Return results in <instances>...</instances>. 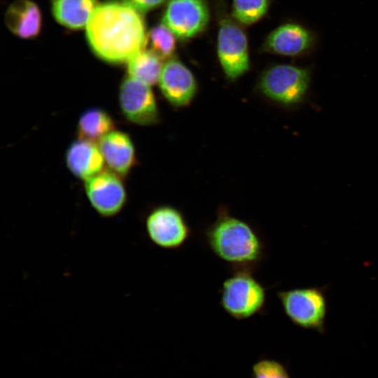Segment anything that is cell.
Instances as JSON below:
<instances>
[{
    "mask_svg": "<svg viewBox=\"0 0 378 378\" xmlns=\"http://www.w3.org/2000/svg\"><path fill=\"white\" fill-rule=\"evenodd\" d=\"M266 300L265 288L249 269H234L220 290L221 307L237 320L248 319L262 312Z\"/></svg>",
    "mask_w": 378,
    "mask_h": 378,
    "instance_id": "cell-3",
    "label": "cell"
},
{
    "mask_svg": "<svg viewBox=\"0 0 378 378\" xmlns=\"http://www.w3.org/2000/svg\"><path fill=\"white\" fill-rule=\"evenodd\" d=\"M217 52L220 64L227 78L235 80L248 70V39L235 20L223 18L220 20Z\"/></svg>",
    "mask_w": 378,
    "mask_h": 378,
    "instance_id": "cell-7",
    "label": "cell"
},
{
    "mask_svg": "<svg viewBox=\"0 0 378 378\" xmlns=\"http://www.w3.org/2000/svg\"><path fill=\"white\" fill-rule=\"evenodd\" d=\"M5 22L13 34L22 38H32L41 31L42 15L32 1L16 0L7 8Z\"/></svg>",
    "mask_w": 378,
    "mask_h": 378,
    "instance_id": "cell-15",
    "label": "cell"
},
{
    "mask_svg": "<svg viewBox=\"0 0 378 378\" xmlns=\"http://www.w3.org/2000/svg\"><path fill=\"white\" fill-rule=\"evenodd\" d=\"M252 378H290L285 367L272 359H260L252 367Z\"/></svg>",
    "mask_w": 378,
    "mask_h": 378,
    "instance_id": "cell-21",
    "label": "cell"
},
{
    "mask_svg": "<svg viewBox=\"0 0 378 378\" xmlns=\"http://www.w3.org/2000/svg\"><path fill=\"white\" fill-rule=\"evenodd\" d=\"M315 44L316 37L310 29L297 22H286L267 35L263 48L273 54L297 57L309 54Z\"/></svg>",
    "mask_w": 378,
    "mask_h": 378,
    "instance_id": "cell-11",
    "label": "cell"
},
{
    "mask_svg": "<svg viewBox=\"0 0 378 378\" xmlns=\"http://www.w3.org/2000/svg\"><path fill=\"white\" fill-rule=\"evenodd\" d=\"M287 318L295 326L323 332L327 315L324 291L317 287L295 288L277 293Z\"/></svg>",
    "mask_w": 378,
    "mask_h": 378,
    "instance_id": "cell-5",
    "label": "cell"
},
{
    "mask_svg": "<svg viewBox=\"0 0 378 378\" xmlns=\"http://www.w3.org/2000/svg\"><path fill=\"white\" fill-rule=\"evenodd\" d=\"M113 129V120L107 112L101 108H92L80 115L77 131L78 139L94 142Z\"/></svg>",
    "mask_w": 378,
    "mask_h": 378,
    "instance_id": "cell-17",
    "label": "cell"
},
{
    "mask_svg": "<svg viewBox=\"0 0 378 378\" xmlns=\"http://www.w3.org/2000/svg\"><path fill=\"white\" fill-rule=\"evenodd\" d=\"M119 103L124 115L141 125L156 123L158 109L150 85L128 76L119 90Z\"/></svg>",
    "mask_w": 378,
    "mask_h": 378,
    "instance_id": "cell-10",
    "label": "cell"
},
{
    "mask_svg": "<svg viewBox=\"0 0 378 378\" xmlns=\"http://www.w3.org/2000/svg\"><path fill=\"white\" fill-rule=\"evenodd\" d=\"M158 83L164 96L176 106L188 104L197 90L191 71L175 58L169 59L163 65Z\"/></svg>",
    "mask_w": 378,
    "mask_h": 378,
    "instance_id": "cell-12",
    "label": "cell"
},
{
    "mask_svg": "<svg viewBox=\"0 0 378 378\" xmlns=\"http://www.w3.org/2000/svg\"><path fill=\"white\" fill-rule=\"evenodd\" d=\"M141 12H145L158 8L165 0H125Z\"/></svg>",
    "mask_w": 378,
    "mask_h": 378,
    "instance_id": "cell-22",
    "label": "cell"
},
{
    "mask_svg": "<svg viewBox=\"0 0 378 378\" xmlns=\"http://www.w3.org/2000/svg\"><path fill=\"white\" fill-rule=\"evenodd\" d=\"M85 27L91 50L108 63L127 62L146 45L141 12L126 1L108 0L99 4Z\"/></svg>",
    "mask_w": 378,
    "mask_h": 378,
    "instance_id": "cell-1",
    "label": "cell"
},
{
    "mask_svg": "<svg viewBox=\"0 0 378 378\" xmlns=\"http://www.w3.org/2000/svg\"><path fill=\"white\" fill-rule=\"evenodd\" d=\"M269 6L270 0H232V14L240 24L249 25L260 20Z\"/></svg>",
    "mask_w": 378,
    "mask_h": 378,
    "instance_id": "cell-19",
    "label": "cell"
},
{
    "mask_svg": "<svg viewBox=\"0 0 378 378\" xmlns=\"http://www.w3.org/2000/svg\"><path fill=\"white\" fill-rule=\"evenodd\" d=\"M176 36L164 23L153 27L147 35L150 50L162 59L169 58L176 50Z\"/></svg>",
    "mask_w": 378,
    "mask_h": 378,
    "instance_id": "cell-20",
    "label": "cell"
},
{
    "mask_svg": "<svg viewBox=\"0 0 378 378\" xmlns=\"http://www.w3.org/2000/svg\"><path fill=\"white\" fill-rule=\"evenodd\" d=\"M162 59L150 50H141L127 62L129 76L150 85L159 81Z\"/></svg>",
    "mask_w": 378,
    "mask_h": 378,
    "instance_id": "cell-18",
    "label": "cell"
},
{
    "mask_svg": "<svg viewBox=\"0 0 378 378\" xmlns=\"http://www.w3.org/2000/svg\"><path fill=\"white\" fill-rule=\"evenodd\" d=\"M98 5V0H51V10L60 24L79 29L87 25Z\"/></svg>",
    "mask_w": 378,
    "mask_h": 378,
    "instance_id": "cell-16",
    "label": "cell"
},
{
    "mask_svg": "<svg viewBox=\"0 0 378 378\" xmlns=\"http://www.w3.org/2000/svg\"><path fill=\"white\" fill-rule=\"evenodd\" d=\"M312 69L288 64L267 69L260 79V88L272 101L293 107L304 102L309 95Z\"/></svg>",
    "mask_w": 378,
    "mask_h": 378,
    "instance_id": "cell-4",
    "label": "cell"
},
{
    "mask_svg": "<svg viewBox=\"0 0 378 378\" xmlns=\"http://www.w3.org/2000/svg\"><path fill=\"white\" fill-rule=\"evenodd\" d=\"M145 230L152 243L167 250L181 248L191 235V228L183 214L169 205L157 206L149 212Z\"/></svg>",
    "mask_w": 378,
    "mask_h": 378,
    "instance_id": "cell-6",
    "label": "cell"
},
{
    "mask_svg": "<svg viewBox=\"0 0 378 378\" xmlns=\"http://www.w3.org/2000/svg\"><path fill=\"white\" fill-rule=\"evenodd\" d=\"M120 175L102 171L85 181V191L91 206L103 218L118 215L127 202V192Z\"/></svg>",
    "mask_w": 378,
    "mask_h": 378,
    "instance_id": "cell-8",
    "label": "cell"
},
{
    "mask_svg": "<svg viewBox=\"0 0 378 378\" xmlns=\"http://www.w3.org/2000/svg\"><path fill=\"white\" fill-rule=\"evenodd\" d=\"M209 11L205 0H169L163 23L181 39H188L206 27Z\"/></svg>",
    "mask_w": 378,
    "mask_h": 378,
    "instance_id": "cell-9",
    "label": "cell"
},
{
    "mask_svg": "<svg viewBox=\"0 0 378 378\" xmlns=\"http://www.w3.org/2000/svg\"><path fill=\"white\" fill-rule=\"evenodd\" d=\"M204 237L211 251L234 269L253 270L263 260L265 244L258 231L225 209L218 211Z\"/></svg>",
    "mask_w": 378,
    "mask_h": 378,
    "instance_id": "cell-2",
    "label": "cell"
},
{
    "mask_svg": "<svg viewBox=\"0 0 378 378\" xmlns=\"http://www.w3.org/2000/svg\"><path fill=\"white\" fill-rule=\"evenodd\" d=\"M65 159L71 172L85 181L102 172L104 162L99 146L93 141L81 139L69 146Z\"/></svg>",
    "mask_w": 378,
    "mask_h": 378,
    "instance_id": "cell-14",
    "label": "cell"
},
{
    "mask_svg": "<svg viewBox=\"0 0 378 378\" xmlns=\"http://www.w3.org/2000/svg\"><path fill=\"white\" fill-rule=\"evenodd\" d=\"M99 148L104 162L110 169L123 176L135 163V150L128 134L120 131L109 132L99 142Z\"/></svg>",
    "mask_w": 378,
    "mask_h": 378,
    "instance_id": "cell-13",
    "label": "cell"
}]
</instances>
